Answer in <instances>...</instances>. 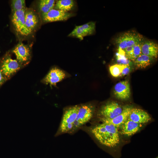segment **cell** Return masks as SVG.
I'll list each match as a JSON object with an SVG mask.
<instances>
[{"mask_svg": "<svg viewBox=\"0 0 158 158\" xmlns=\"http://www.w3.org/2000/svg\"><path fill=\"white\" fill-rule=\"evenodd\" d=\"M91 131L99 142L107 147H113L119 142L118 128L110 123L102 122L94 127Z\"/></svg>", "mask_w": 158, "mask_h": 158, "instance_id": "1", "label": "cell"}, {"mask_svg": "<svg viewBox=\"0 0 158 158\" xmlns=\"http://www.w3.org/2000/svg\"><path fill=\"white\" fill-rule=\"evenodd\" d=\"M143 38L142 36L139 33L128 31L120 35L116 39L115 42L119 49H123L142 42Z\"/></svg>", "mask_w": 158, "mask_h": 158, "instance_id": "2", "label": "cell"}, {"mask_svg": "<svg viewBox=\"0 0 158 158\" xmlns=\"http://www.w3.org/2000/svg\"><path fill=\"white\" fill-rule=\"evenodd\" d=\"M79 108V106H75L69 108L65 111L60 126L61 132H67L73 129Z\"/></svg>", "mask_w": 158, "mask_h": 158, "instance_id": "3", "label": "cell"}, {"mask_svg": "<svg viewBox=\"0 0 158 158\" xmlns=\"http://www.w3.org/2000/svg\"><path fill=\"white\" fill-rule=\"evenodd\" d=\"M26 9L12 13V16L11 21L15 31L17 34L23 36H27L32 32L25 24V12Z\"/></svg>", "mask_w": 158, "mask_h": 158, "instance_id": "4", "label": "cell"}, {"mask_svg": "<svg viewBox=\"0 0 158 158\" xmlns=\"http://www.w3.org/2000/svg\"><path fill=\"white\" fill-rule=\"evenodd\" d=\"M22 66L16 59H12L10 55H8L2 60L0 69L6 79L10 78Z\"/></svg>", "mask_w": 158, "mask_h": 158, "instance_id": "5", "label": "cell"}, {"mask_svg": "<svg viewBox=\"0 0 158 158\" xmlns=\"http://www.w3.org/2000/svg\"><path fill=\"white\" fill-rule=\"evenodd\" d=\"M123 107L117 102L111 101L103 105L99 111L100 118L111 119L116 117L122 112Z\"/></svg>", "mask_w": 158, "mask_h": 158, "instance_id": "6", "label": "cell"}, {"mask_svg": "<svg viewBox=\"0 0 158 158\" xmlns=\"http://www.w3.org/2000/svg\"><path fill=\"white\" fill-rule=\"evenodd\" d=\"M93 113V109L91 106L84 104L79 106L73 129L78 128L88 122L92 117Z\"/></svg>", "mask_w": 158, "mask_h": 158, "instance_id": "7", "label": "cell"}, {"mask_svg": "<svg viewBox=\"0 0 158 158\" xmlns=\"http://www.w3.org/2000/svg\"><path fill=\"white\" fill-rule=\"evenodd\" d=\"M75 16V14L53 9L47 13L42 14L43 21L45 23L65 21Z\"/></svg>", "mask_w": 158, "mask_h": 158, "instance_id": "8", "label": "cell"}, {"mask_svg": "<svg viewBox=\"0 0 158 158\" xmlns=\"http://www.w3.org/2000/svg\"><path fill=\"white\" fill-rule=\"evenodd\" d=\"M95 22L91 21L83 25L76 26L68 36L75 37L82 40L85 37L94 34L95 31Z\"/></svg>", "mask_w": 158, "mask_h": 158, "instance_id": "9", "label": "cell"}, {"mask_svg": "<svg viewBox=\"0 0 158 158\" xmlns=\"http://www.w3.org/2000/svg\"><path fill=\"white\" fill-rule=\"evenodd\" d=\"M13 52L16 56V60L22 66L29 62L31 56L29 46L20 42L16 46Z\"/></svg>", "mask_w": 158, "mask_h": 158, "instance_id": "10", "label": "cell"}, {"mask_svg": "<svg viewBox=\"0 0 158 158\" xmlns=\"http://www.w3.org/2000/svg\"><path fill=\"white\" fill-rule=\"evenodd\" d=\"M66 76V73L63 71L54 67L50 70L42 82L46 84L55 86L58 83L64 79Z\"/></svg>", "mask_w": 158, "mask_h": 158, "instance_id": "11", "label": "cell"}, {"mask_svg": "<svg viewBox=\"0 0 158 158\" xmlns=\"http://www.w3.org/2000/svg\"><path fill=\"white\" fill-rule=\"evenodd\" d=\"M114 93L115 97L119 99L122 100L128 99L131 94L128 81L126 80L116 83L114 87Z\"/></svg>", "mask_w": 158, "mask_h": 158, "instance_id": "12", "label": "cell"}, {"mask_svg": "<svg viewBox=\"0 0 158 158\" xmlns=\"http://www.w3.org/2000/svg\"><path fill=\"white\" fill-rule=\"evenodd\" d=\"M128 119L141 124L147 123L151 120L150 116L146 112L140 109L133 107L130 110Z\"/></svg>", "mask_w": 158, "mask_h": 158, "instance_id": "13", "label": "cell"}, {"mask_svg": "<svg viewBox=\"0 0 158 158\" xmlns=\"http://www.w3.org/2000/svg\"><path fill=\"white\" fill-rule=\"evenodd\" d=\"M133 107L127 105L123 107L122 113L116 117L111 119L100 118L102 122L110 123L118 128L127 120Z\"/></svg>", "mask_w": 158, "mask_h": 158, "instance_id": "14", "label": "cell"}, {"mask_svg": "<svg viewBox=\"0 0 158 158\" xmlns=\"http://www.w3.org/2000/svg\"><path fill=\"white\" fill-rule=\"evenodd\" d=\"M142 126V124L136 123L127 118L118 128H120V133L121 134L129 136L138 132Z\"/></svg>", "mask_w": 158, "mask_h": 158, "instance_id": "15", "label": "cell"}, {"mask_svg": "<svg viewBox=\"0 0 158 158\" xmlns=\"http://www.w3.org/2000/svg\"><path fill=\"white\" fill-rule=\"evenodd\" d=\"M25 17L26 25L32 32L38 25L39 16L32 9L26 8L25 11Z\"/></svg>", "mask_w": 158, "mask_h": 158, "instance_id": "16", "label": "cell"}, {"mask_svg": "<svg viewBox=\"0 0 158 158\" xmlns=\"http://www.w3.org/2000/svg\"><path fill=\"white\" fill-rule=\"evenodd\" d=\"M141 54L153 58H157L158 54V45L151 41L142 42Z\"/></svg>", "mask_w": 158, "mask_h": 158, "instance_id": "17", "label": "cell"}, {"mask_svg": "<svg viewBox=\"0 0 158 158\" xmlns=\"http://www.w3.org/2000/svg\"><path fill=\"white\" fill-rule=\"evenodd\" d=\"M154 58L141 54L133 61L135 66L138 68H145L149 66Z\"/></svg>", "mask_w": 158, "mask_h": 158, "instance_id": "18", "label": "cell"}, {"mask_svg": "<svg viewBox=\"0 0 158 158\" xmlns=\"http://www.w3.org/2000/svg\"><path fill=\"white\" fill-rule=\"evenodd\" d=\"M75 5L74 0H59L56 1L54 9L68 12L73 9Z\"/></svg>", "mask_w": 158, "mask_h": 158, "instance_id": "19", "label": "cell"}, {"mask_svg": "<svg viewBox=\"0 0 158 158\" xmlns=\"http://www.w3.org/2000/svg\"><path fill=\"white\" fill-rule=\"evenodd\" d=\"M56 1L54 0H41L39 2L38 8L41 14L45 13L54 8Z\"/></svg>", "mask_w": 158, "mask_h": 158, "instance_id": "20", "label": "cell"}, {"mask_svg": "<svg viewBox=\"0 0 158 158\" xmlns=\"http://www.w3.org/2000/svg\"><path fill=\"white\" fill-rule=\"evenodd\" d=\"M117 64L121 65H129L132 64L130 60L128 59L125 56L123 49L118 48V52L116 55Z\"/></svg>", "mask_w": 158, "mask_h": 158, "instance_id": "21", "label": "cell"}, {"mask_svg": "<svg viewBox=\"0 0 158 158\" xmlns=\"http://www.w3.org/2000/svg\"><path fill=\"white\" fill-rule=\"evenodd\" d=\"M11 9L12 13L25 9V1L24 0H13L11 1Z\"/></svg>", "mask_w": 158, "mask_h": 158, "instance_id": "22", "label": "cell"}, {"mask_svg": "<svg viewBox=\"0 0 158 158\" xmlns=\"http://www.w3.org/2000/svg\"><path fill=\"white\" fill-rule=\"evenodd\" d=\"M125 66L117 64L110 66L109 70L111 74L114 77H119Z\"/></svg>", "mask_w": 158, "mask_h": 158, "instance_id": "23", "label": "cell"}, {"mask_svg": "<svg viewBox=\"0 0 158 158\" xmlns=\"http://www.w3.org/2000/svg\"><path fill=\"white\" fill-rule=\"evenodd\" d=\"M142 41L137 43L133 47V61L141 54V47Z\"/></svg>", "mask_w": 158, "mask_h": 158, "instance_id": "24", "label": "cell"}, {"mask_svg": "<svg viewBox=\"0 0 158 158\" xmlns=\"http://www.w3.org/2000/svg\"><path fill=\"white\" fill-rule=\"evenodd\" d=\"M126 56L130 60L133 61V47L130 46L123 49Z\"/></svg>", "mask_w": 158, "mask_h": 158, "instance_id": "25", "label": "cell"}, {"mask_svg": "<svg viewBox=\"0 0 158 158\" xmlns=\"http://www.w3.org/2000/svg\"><path fill=\"white\" fill-rule=\"evenodd\" d=\"M130 66L129 65H126L119 77H123L129 74L131 71Z\"/></svg>", "mask_w": 158, "mask_h": 158, "instance_id": "26", "label": "cell"}, {"mask_svg": "<svg viewBox=\"0 0 158 158\" xmlns=\"http://www.w3.org/2000/svg\"><path fill=\"white\" fill-rule=\"evenodd\" d=\"M6 80L0 69V86L4 83Z\"/></svg>", "mask_w": 158, "mask_h": 158, "instance_id": "27", "label": "cell"}, {"mask_svg": "<svg viewBox=\"0 0 158 158\" xmlns=\"http://www.w3.org/2000/svg\"><path fill=\"white\" fill-rule=\"evenodd\" d=\"M156 158H158V157H157Z\"/></svg>", "mask_w": 158, "mask_h": 158, "instance_id": "28", "label": "cell"}]
</instances>
